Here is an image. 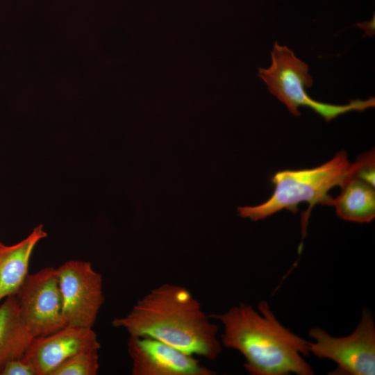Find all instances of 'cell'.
Returning a JSON list of instances; mask_svg holds the SVG:
<instances>
[{"instance_id":"cell-1","label":"cell","mask_w":375,"mask_h":375,"mask_svg":"<svg viewBox=\"0 0 375 375\" xmlns=\"http://www.w3.org/2000/svg\"><path fill=\"white\" fill-rule=\"evenodd\" d=\"M206 315L186 288L163 283L138 300L126 315L112 325L130 336L148 337L182 352L215 361L222 351L218 326Z\"/></svg>"},{"instance_id":"cell-2","label":"cell","mask_w":375,"mask_h":375,"mask_svg":"<svg viewBox=\"0 0 375 375\" xmlns=\"http://www.w3.org/2000/svg\"><path fill=\"white\" fill-rule=\"evenodd\" d=\"M258 309L240 303L210 316L224 326L222 346L238 351L251 375L314 374L303 357L310 354L309 342L283 326L266 301H260Z\"/></svg>"},{"instance_id":"cell-3","label":"cell","mask_w":375,"mask_h":375,"mask_svg":"<svg viewBox=\"0 0 375 375\" xmlns=\"http://www.w3.org/2000/svg\"><path fill=\"white\" fill-rule=\"evenodd\" d=\"M359 166L358 159L350 162L347 154L342 150L317 167L278 171L271 178L274 186L272 196L260 205L238 207L239 215L258 221L283 209L296 213L299 204L306 202L309 206L301 218L303 240L313 206L316 204L333 206L334 199L328 194L329 191L335 186L341 188L349 180L356 178Z\"/></svg>"},{"instance_id":"cell-4","label":"cell","mask_w":375,"mask_h":375,"mask_svg":"<svg viewBox=\"0 0 375 375\" xmlns=\"http://www.w3.org/2000/svg\"><path fill=\"white\" fill-rule=\"evenodd\" d=\"M272 63L259 69L258 76L271 94L283 103L295 116L301 115L299 108L308 107L330 122L351 111H364L374 107V97L355 99L345 105H334L314 100L306 90L312 85L308 64L298 58L292 49L275 42L271 51Z\"/></svg>"},{"instance_id":"cell-5","label":"cell","mask_w":375,"mask_h":375,"mask_svg":"<svg viewBox=\"0 0 375 375\" xmlns=\"http://www.w3.org/2000/svg\"><path fill=\"white\" fill-rule=\"evenodd\" d=\"M308 335L309 351L319 358H328L337 364L333 375H374L375 374V326L370 311L364 309L362 318L349 335L337 338L317 327Z\"/></svg>"},{"instance_id":"cell-6","label":"cell","mask_w":375,"mask_h":375,"mask_svg":"<svg viewBox=\"0 0 375 375\" xmlns=\"http://www.w3.org/2000/svg\"><path fill=\"white\" fill-rule=\"evenodd\" d=\"M57 270L67 325L92 328L104 301L101 274L88 261L71 260Z\"/></svg>"},{"instance_id":"cell-7","label":"cell","mask_w":375,"mask_h":375,"mask_svg":"<svg viewBox=\"0 0 375 375\" xmlns=\"http://www.w3.org/2000/svg\"><path fill=\"white\" fill-rule=\"evenodd\" d=\"M15 297L22 319L34 338L67 326L56 268L46 267L28 274Z\"/></svg>"},{"instance_id":"cell-8","label":"cell","mask_w":375,"mask_h":375,"mask_svg":"<svg viewBox=\"0 0 375 375\" xmlns=\"http://www.w3.org/2000/svg\"><path fill=\"white\" fill-rule=\"evenodd\" d=\"M127 350L133 375H214L195 356L158 340L129 336Z\"/></svg>"},{"instance_id":"cell-9","label":"cell","mask_w":375,"mask_h":375,"mask_svg":"<svg viewBox=\"0 0 375 375\" xmlns=\"http://www.w3.org/2000/svg\"><path fill=\"white\" fill-rule=\"evenodd\" d=\"M100 347L92 328L67 325L49 335L33 338L22 358L34 366L38 375H49L68 358Z\"/></svg>"},{"instance_id":"cell-10","label":"cell","mask_w":375,"mask_h":375,"mask_svg":"<svg viewBox=\"0 0 375 375\" xmlns=\"http://www.w3.org/2000/svg\"><path fill=\"white\" fill-rule=\"evenodd\" d=\"M47 236L42 224H39L26 238L15 244L0 242V303L17 294L28 274L34 248Z\"/></svg>"},{"instance_id":"cell-11","label":"cell","mask_w":375,"mask_h":375,"mask_svg":"<svg viewBox=\"0 0 375 375\" xmlns=\"http://www.w3.org/2000/svg\"><path fill=\"white\" fill-rule=\"evenodd\" d=\"M33 338L22 319L15 295L6 297L0 305V372L24 356Z\"/></svg>"},{"instance_id":"cell-12","label":"cell","mask_w":375,"mask_h":375,"mask_svg":"<svg viewBox=\"0 0 375 375\" xmlns=\"http://www.w3.org/2000/svg\"><path fill=\"white\" fill-rule=\"evenodd\" d=\"M333 206L337 215L344 220L369 223L375 217L374 187L358 178H351L341 187Z\"/></svg>"},{"instance_id":"cell-13","label":"cell","mask_w":375,"mask_h":375,"mask_svg":"<svg viewBox=\"0 0 375 375\" xmlns=\"http://www.w3.org/2000/svg\"><path fill=\"white\" fill-rule=\"evenodd\" d=\"M99 350L76 353L63 361L49 375H96L99 369Z\"/></svg>"},{"instance_id":"cell-14","label":"cell","mask_w":375,"mask_h":375,"mask_svg":"<svg viewBox=\"0 0 375 375\" xmlns=\"http://www.w3.org/2000/svg\"><path fill=\"white\" fill-rule=\"evenodd\" d=\"M360 166L356 172V178L362 180L374 187L375 155L374 150L360 155L358 158Z\"/></svg>"},{"instance_id":"cell-15","label":"cell","mask_w":375,"mask_h":375,"mask_svg":"<svg viewBox=\"0 0 375 375\" xmlns=\"http://www.w3.org/2000/svg\"><path fill=\"white\" fill-rule=\"evenodd\" d=\"M0 375H38L34 366L22 358L7 362Z\"/></svg>"}]
</instances>
